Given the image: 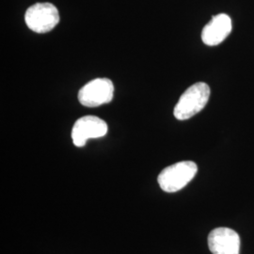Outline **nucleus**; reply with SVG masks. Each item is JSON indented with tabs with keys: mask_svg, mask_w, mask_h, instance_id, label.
<instances>
[{
	"mask_svg": "<svg viewBox=\"0 0 254 254\" xmlns=\"http://www.w3.org/2000/svg\"><path fill=\"white\" fill-rule=\"evenodd\" d=\"M198 172L197 165L192 161H182L165 168L157 177L162 190L174 193L181 190L195 177Z\"/></svg>",
	"mask_w": 254,
	"mask_h": 254,
	"instance_id": "2",
	"label": "nucleus"
},
{
	"mask_svg": "<svg viewBox=\"0 0 254 254\" xmlns=\"http://www.w3.org/2000/svg\"><path fill=\"white\" fill-rule=\"evenodd\" d=\"M25 21L27 27L36 33H47L60 22V14L52 3H36L26 11Z\"/></svg>",
	"mask_w": 254,
	"mask_h": 254,
	"instance_id": "3",
	"label": "nucleus"
},
{
	"mask_svg": "<svg viewBox=\"0 0 254 254\" xmlns=\"http://www.w3.org/2000/svg\"><path fill=\"white\" fill-rule=\"evenodd\" d=\"M107 123L96 116H84L78 119L72 129V139L76 147H83L90 138H98L108 133Z\"/></svg>",
	"mask_w": 254,
	"mask_h": 254,
	"instance_id": "5",
	"label": "nucleus"
},
{
	"mask_svg": "<svg viewBox=\"0 0 254 254\" xmlns=\"http://www.w3.org/2000/svg\"><path fill=\"white\" fill-rule=\"evenodd\" d=\"M232 19L225 13L213 16L203 27L201 40L206 46H215L221 44L232 31Z\"/></svg>",
	"mask_w": 254,
	"mask_h": 254,
	"instance_id": "7",
	"label": "nucleus"
},
{
	"mask_svg": "<svg viewBox=\"0 0 254 254\" xmlns=\"http://www.w3.org/2000/svg\"><path fill=\"white\" fill-rule=\"evenodd\" d=\"M208 247L213 254H239L240 237L230 228H216L209 234Z\"/></svg>",
	"mask_w": 254,
	"mask_h": 254,
	"instance_id": "6",
	"label": "nucleus"
},
{
	"mask_svg": "<svg viewBox=\"0 0 254 254\" xmlns=\"http://www.w3.org/2000/svg\"><path fill=\"white\" fill-rule=\"evenodd\" d=\"M210 97V88L204 82H198L185 91L177 102L173 114L180 121L192 118L204 109Z\"/></svg>",
	"mask_w": 254,
	"mask_h": 254,
	"instance_id": "1",
	"label": "nucleus"
},
{
	"mask_svg": "<svg viewBox=\"0 0 254 254\" xmlns=\"http://www.w3.org/2000/svg\"><path fill=\"white\" fill-rule=\"evenodd\" d=\"M114 95V85L109 78H95L78 91V100L84 107L97 108L109 104Z\"/></svg>",
	"mask_w": 254,
	"mask_h": 254,
	"instance_id": "4",
	"label": "nucleus"
}]
</instances>
